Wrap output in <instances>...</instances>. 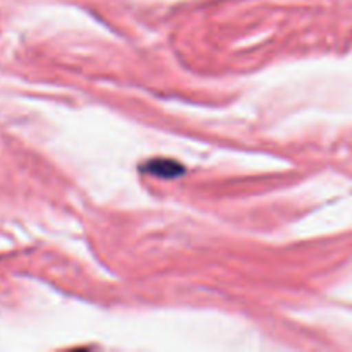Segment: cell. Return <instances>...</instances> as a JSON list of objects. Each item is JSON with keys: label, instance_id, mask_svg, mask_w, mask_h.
Returning a JSON list of instances; mask_svg holds the SVG:
<instances>
[{"label": "cell", "instance_id": "cell-1", "mask_svg": "<svg viewBox=\"0 0 352 352\" xmlns=\"http://www.w3.org/2000/svg\"><path fill=\"white\" fill-rule=\"evenodd\" d=\"M146 170L151 175H160V177H175L182 174V167L172 160H155L146 165Z\"/></svg>", "mask_w": 352, "mask_h": 352}]
</instances>
